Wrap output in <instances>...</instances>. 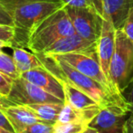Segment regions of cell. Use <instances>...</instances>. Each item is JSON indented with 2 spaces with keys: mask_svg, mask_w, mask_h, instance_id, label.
Returning <instances> with one entry per match:
<instances>
[{
  "mask_svg": "<svg viewBox=\"0 0 133 133\" xmlns=\"http://www.w3.org/2000/svg\"><path fill=\"white\" fill-rule=\"evenodd\" d=\"M82 133H98L95 130H93L92 128H91V127H88V129L85 130V131H83Z\"/></svg>",
  "mask_w": 133,
  "mask_h": 133,
  "instance_id": "4dcf8cb0",
  "label": "cell"
},
{
  "mask_svg": "<svg viewBox=\"0 0 133 133\" xmlns=\"http://www.w3.org/2000/svg\"><path fill=\"white\" fill-rule=\"evenodd\" d=\"M0 72L5 74L14 80L20 77V74L16 69L14 58L4 53L3 51L0 53Z\"/></svg>",
  "mask_w": 133,
  "mask_h": 133,
  "instance_id": "ac0fdd59",
  "label": "cell"
},
{
  "mask_svg": "<svg viewBox=\"0 0 133 133\" xmlns=\"http://www.w3.org/2000/svg\"><path fill=\"white\" fill-rule=\"evenodd\" d=\"M5 47H10V48H12V44H9V43L4 42V41H0V53L2 52L3 48H5Z\"/></svg>",
  "mask_w": 133,
  "mask_h": 133,
  "instance_id": "f546056e",
  "label": "cell"
},
{
  "mask_svg": "<svg viewBox=\"0 0 133 133\" xmlns=\"http://www.w3.org/2000/svg\"><path fill=\"white\" fill-rule=\"evenodd\" d=\"M110 78L121 93L133 81V41L123 29H116L115 49L110 64Z\"/></svg>",
  "mask_w": 133,
  "mask_h": 133,
  "instance_id": "277c9868",
  "label": "cell"
},
{
  "mask_svg": "<svg viewBox=\"0 0 133 133\" xmlns=\"http://www.w3.org/2000/svg\"><path fill=\"white\" fill-rule=\"evenodd\" d=\"M13 81L14 79L4 72H0V99L6 100L12 89Z\"/></svg>",
  "mask_w": 133,
  "mask_h": 133,
  "instance_id": "7402d4cb",
  "label": "cell"
},
{
  "mask_svg": "<svg viewBox=\"0 0 133 133\" xmlns=\"http://www.w3.org/2000/svg\"><path fill=\"white\" fill-rule=\"evenodd\" d=\"M61 82L64 91V102H69L74 108L81 110L90 122L101 111V110L103 109L87 93L83 92L66 82L61 81Z\"/></svg>",
  "mask_w": 133,
  "mask_h": 133,
  "instance_id": "30bf717a",
  "label": "cell"
},
{
  "mask_svg": "<svg viewBox=\"0 0 133 133\" xmlns=\"http://www.w3.org/2000/svg\"><path fill=\"white\" fill-rule=\"evenodd\" d=\"M64 6L62 1H42L25 4L13 9L10 15L14 21L16 35L12 48H27L31 32L40 22Z\"/></svg>",
  "mask_w": 133,
  "mask_h": 133,
  "instance_id": "7a4b0ae2",
  "label": "cell"
},
{
  "mask_svg": "<svg viewBox=\"0 0 133 133\" xmlns=\"http://www.w3.org/2000/svg\"><path fill=\"white\" fill-rule=\"evenodd\" d=\"M54 55L68 63L69 64L72 65L74 68H75L82 74L97 81L110 91L121 93V91L116 89L115 86L112 84V82L109 80V78L104 74L100 64L98 53H69L63 54H54Z\"/></svg>",
  "mask_w": 133,
  "mask_h": 133,
  "instance_id": "8992f818",
  "label": "cell"
},
{
  "mask_svg": "<svg viewBox=\"0 0 133 133\" xmlns=\"http://www.w3.org/2000/svg\"><path fill=\"white\" fill-rule=\"evenodd\" d=\"M123 95H124L126 100L130 103V112H131V114H133V81L131 82V83L130 84V86L127 88L126 91L123 92Z\"/></svg>",
  "mask_w": 133,
  "mask_h": 133,
  "instance_id": "83f0119b",
  "label": "cell"
},
{
  "mask_svg": "<svg viewBox=\"0 0 133 133\" xmlns=\"http://www.w3.org/2000/svg\"><path fill=\"white\" fill-rule=\"evenodd\" d=\"M25 106L29 109L40 121L54 125L57 121L63 103H37Z\"/></svg>",
  "mask_w": 133,
  "mask_h": 133,
  "instance_id": "2e32d148",
  "label": "cell"
},
{
  "mask_svg": "<svg viewBox=\"0 0 133 133\" xmlns=\"http://www.w3.org/2000/svg\"><path fill=\"white\" fill-rule=\"evenodd\" d=\"M42 1L59 2V1H61V0H0V3H1L2 5H4V7L10 13L13 9L16 8V7L20 6V5H25V4L35 3V2H42Z\"/></svg>",
  "mask_w": 133,
  "mask_h": 133,
  "instance_id": "603a6c76",
  "label": "cell"
},
{
  "mask_svg": "<svg viewBox=\"0 0 133 133\" xmlns=\"http://www.w3.org/2000/svg\"><path fill=\"white\" fill-rule=\"evenodd\" d=\"M131 115L121 107L103 108L90 122L89 127L98 133H125V126Z\"/></svg>",
  "mask_w": 133,
  "mask_h": 133,
  "instance_id": "ba28073f",
  "label": "cell"
},
{
  "mask_svg": "<svg viewBox=\"0 0 133 133\" xmlns=\"http://www.w3.org/2000/svg\"><path fill=\"white\" fill-rule=\"evenodd\" d=\"M0 133H16V132L10 131V130H5V129L0 127Z\"/></svg>",
  "mask_w": 133,
  "mask_h": 133,
  "instance_id": "1f68e13d",
  "label": "cell"
},
{
  "mask_svg": "<svg viewBox=\"0 0 133 133\" xmlns=\"http://www.w3.org/2000/svg\"><path fill=\"white\" fill-rule=\"evenodd\" d=\"M74 121H82V122H86L90 124V121H88L86 116L81 110L74 108L69 102H64L56 122L67 123L74 122Z\"/></svg>",
  "mask_w": 133,
  "mask_h": 133,
  "instance_id": "e0dca14e",
  "label": "cell"
},
{
  "mask_svg": "<svg viewBox=\"0 0 133 133\" xmlns=\"http://www.w3.org/2000/svg\"><path fill=\"white\" fill-rule=\"evenodd\" d=\"M89 127V124L82 121L54 124V133H82Z\"/></svg>",
  "mask_w": 133,
  "mask_h": 133,
  "instance_id": "d6986e66",
  "label": "cell"
},
{
  "mask_svg": "<svg viewBox=\"0 0 133 133\" xmlns=\"http://www.w3.org/2000/svg\"><path fill=\"white\" fill-rule=\"evenodd\" d=\"M20 76L64 102V91L61 81L44 65L24 72Z\"/></svg>",
  "mask_w": 133,
  "mask_h": 133,
  "instance_id": "8fae6325",
  "label": "cell"
},
{
  "mask_svg": "<svg viewBox=\"0 0 133 133\" xmlns=\"http://www.w3.org/2000/svg\"><path fill=\"white\" fill-rule=\"evenodd\" d=\"M76 34L65 7H62L38 24L31 32L27 49L41 54L59 39Z\"/></svg>",
  "mask_w": 133,
  "mask_h": 133,
  "instance_id": "3957f363",
  "label": "cell"
},
{
  "mask_svg": "<svg viewBox=\"0 0 133 133\" xmlns=\"http://www.w3.org/2000/svg\"><path fill=\"white\" fill-rule=\"evenodd\" d=\"M125 133H133V114L130 116L125 126Z\"/></svg>",
  "mask_w": 133,
  "mask_h": 133,
  "instance_id": "f1b7e54d",
  "label": "cell"
},
{
  "mask_svg": "<svg viewBox=\"0 0 133 133\" xmlns=\"http://www.w3.org/2000/svg\"><path fill=\"white\" fill-rule=\"evenodd\" d=\"M6 102L20 105L37 103H64V102L56 96L28 82L21 76L13 81L12 89L6 98Z\"/></svg>",
  "mask_w": 133,
  "mask_h": 133,
  "instance_id": "5b68a950",
  "label": "cell"
},
{
  "mask_svg": "<svg viewBox=\"0 0 133 133\" xmlns=\"http://www.w3.org/2000/svg\"><path fill=\"white\" fill-rule=\"evenodd\" d=\"M115 26L110 21L104 19L101 36L98 40V57L101 66L110 81V64L115 49Z\"/></svg>",
  "mask_w": 133,
  "mask_h": 133,
  "instance_id": "7c38bea8",
  "label": "cell"
},
{
  "mask_svg": "<svg viewBox=\"0 0 133 133\" xmlns=\"http://www.w3.org/2000/svg\"><path fill=\"white\" fill-rule=\"evenodd\" d=\"M64 7L72 20L76 34L87 40L97 42L102 33L104 21L103 16L91 8L68 5H64Z\"/></svg>",
  "mask_w": 133,
  "mask_h": 133,
  "instance_id": "52a82bcc",
  "label": "cell"
},
{
  "mask_svg": "<svg viewBox=\"0 0 133 133\" xmlns=\"http://www.w3.org/2000/svg\"><path fill=\"white\" fill-rule=\"evenodd\" d=\"M43 65L60 81L66 82L94 99L102 108L121 107L130 112V106L122 93L110 91L97 81L82 74L63 60L54 55L36 54ZM131 113V112H130Z\"/></svg>",
  "mask_w": 133,
  "mask_h": 133,
  "instance_id": "6da1fadb",
  "label": "cell"
},
{
  "mask_svg": "<svg viewBox=\"0 0 133 133\" xmlns=\"http://www.w3.org/2000/svg\"><path fill=\"white\" fill-rule=\"evenodd\" d=\"M0 127L5 129V130H10V131L15 132L14 128H13V126L11 125L8 118H7L6 115L2 111L1 109H0Z\"/></svg>",
  "mask_w": 133,
  "mask_h": 133,
  "instance_id": "4316f807",
  "label": "cell"
},
{
  "mask_svg": "<svg viewBox=\"0 0 133 133\" xmlns=\"http://www.w3.org/2000/svg\"><path fill=\"white\" fill-rule=\"evenodd\" d=\"M122 29L126 33V35L133 41V7L130 8L129 12L128 17Z\"/></svg>",
  "mask_w": 133,
  "mask_h": 133,
  "instance_id": "d4e9b609",
  "label": "cell"
},
{
  "mask_svg": "<svg viewBox=\"0 0 133 133\" xmlns=\"http://www.w3.org/2000/svg\"><path fill=\"white\" fill-rule=\"evenodd\" d=\"M69 53H98V41L87 40L78 34H74L57 40L41 54L54 55Z\"/></svg>",
  "mask_w": 133,
  "mask_h": 133,
  "instance_id": "9c48e42d",
  "label": "cell"
},
{
  "mask_svg": "<svg viewBox=\"0 0 133 133\" xmlns=\"http://www.w3.org/2000/svg\"><path fill=\"white\" fill-rule=\"evenodd\" d=\"M0 109L6 115L16 133H20L26 127L39 122L40 119L25 105L6 103V100H0Z\"/></svg>",
  "mask_w": 133,
  "mask_h": 133,
  "instance_id": "4fadbf2b",
  "label": "cell"
},
{
  "mask_svg": "<svg viewBox=\"0 0 133 133\" xmlns=\"http://www.w3.org/2000/svg\"><path fill=\"white\" fill-rule=\"evenodd\" d=\"M64 5L72 7H85L99 12L103 16L102 0H61Z\"/></svg>",
  "mask_w": 133,
  "mask_h": 133,
  "instance_id": "ffe728a7",
  "label": "cell"
},
{
  "mask_svg": "<svg viewBox=\"0 0 133 133\" xmlns=\"http://www.w3.org/2000/svg\"><path fill=\"white\" fill-rule=\"evenodd\" d=\"M15 35H16V29L14 25L0 24V41H4L12 44L15 39Z\"/></svg>",
  "mask_w": 133,
  "mask_h": 133,
  "instance_id": "cb8c5ba5",
  "label": "cell"
},
{
  "mask_svg": "<svg viewBox=\"0 0 133 133\" xmlns=\"http://www.w3.org/2000/svg\"><path fill=\"white\" fill-rule=\"evenodd\" d=\"M0 24L14 25V21H13L10 13L4 7V5L1 3H0Z\"/></svg>",
  "mask_w": 133,
  "mask_h": 133,
  "instance_id": "484cf974",
  "label": "cell"
},
{
  "mask_svg": "<svg viewBox=\"0 0 133 133\" xmlns=\"http://www.w3.org/2000/svg\"><path fill=\"white\" fill-rule=\"evenodd\" d=\"M20 133H54V125L39 121L26 127Z\"/></svg>",
  "mask_w": 133,
  "mask_h": 133,
  "instance_id": "44dd1931",
  "label": "cell"
},
{
  "mask_svg": "<svg viewBox=\"0 0 133 133\" xmlns=\"http://www.w3.org/2000/svg\"><path fill=\"white\" fill-rule=\"evenodd\" d=\"M103 18L110 21L116 29H122L133 0H102Z\"/></svg>",
  "mask_w": 133,
  "mask_h": 133,
  "instance_id": "5bb4252c",
  "label": "cell"
},
{
  "mask_svg": "<svg viewBox=\"0 0 133 133\" xmlns=\"http://www.w3.org/2000/svg\"><path fill=\"white\" fill-rule=\"evenodd\" d=\"M13 51V58L20 75L30 70L43 66L42 62L36 54L28 52L23 47H15Z\"/></svg>",
  "mask_w": 133,
  "mask_h": 133,
  "instance_id": "9a60e30c",
  "label": "cell"
}]
</instances>
